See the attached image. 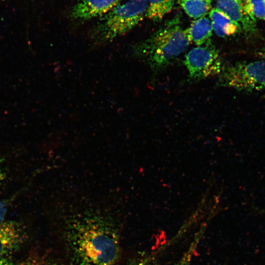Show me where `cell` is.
<instances>
[{
  "label": "cell",
  "mask_w": 265,
  "mask_h": 265,
  "mask_svg": "<svg viewBox=\"0 0 265 265\" xmlns=\"http://www.w3.org/2000/svg\"><path fill=\"white\" fill-rule=\"evenodd\" d=\"M62 265L53 264V265Z\"/></svg>",
  "instance_id": "cell-22"
},
{
  "label": "cell",
  "mask_w": 265,
  "mask_h": 265,
  "mask_svg": "<svg viewBox=\"0 0 265 265\" xmlns=\"http://www.w3.org/2000/svg\"><path fill=\"white\" fill-rule=\"evenodd\" d=\"M127 265H154L153 261L149 258L137 259Z\"/></svg>",
  "instance_id": "cell-16"
},
{
  "label": "cell",
  "mask_w": 265,
  "mask_h": 265,
  "mask_svg": "<svg viewBox=\"0 0 265 265\" xmlns=\"http://www.w3.org/2000/svg\"><path fill=\"white\" fill-rule=\"evenodd\" d=\"M24 234L20 224L4 221L0 224V259L17 249L24 241Z\"/></svg>",
  "instance_id": "cell-7"
},
{
  "label": "cell",
  "mask_w": 265,
  "mask_h": 265,
  "mask_svg": "<svg viewBox=\"0 0 265 265\" xmlns=\"http://www.w3.org/2000/svg\"><path fill=\"white\" fill-rule=\"evenodd\" d=\"M4 0H0V3L4 1Z\"/></svg>",
  "instance_id": "cell-21"
},
{
  "label": "cell",
  "mask_w": 265,
  "mask_h": 265,
  "mask_svg": "<svg viewBox=\"0 0 265 265\" xmlns=\"http://www.w3.org/2000/svg\"><path fill=\"white\" fill-rule=\"evenodd\" d=\"M17 265H42V264L36 259L30 258L19 263Z\"/></svg>",
  "instance_id": "cell-17"
},
{
  "label": "cell",
  "mask_w": 265,
  "mask_h": 265,
  "mask_svg": "<svg viewBox=\"0 0 265 265\" xmlns=\"http://www.w3.org/2000/svg\"><path fill=\"white\" fill-rule=\"evenodd\" d=\"M244 14L251 21L256 23V18L265 21L264 0H241Z\"/></svg>",
  "instance_id": "cell-13"
},
{
  "label": "cell",
  "mask_w": 265,
  "mask_h": 265,
  "mask_svg": "<svg viewBox=\"0 0 265 265\" xmlns=\"http://www.w3.org/2000/svg\"><path fill=\"white\" fill-rule=\"evenodd\" d=\"M147 0H129L100 17L92 32L95 43L109 42L136 26L146 16Z\"/></svg>",
  "instance_id": "cell-3"
},
{
  "label": "cell",
  "mask_w": 265,
  "mask_h": 265,
  "mask_svg": "<svg viewBox=\"0 0 265 265\" xmlns=\"http://www.w3.org/2000/svg\"><path fill=\"white\" fill-rule=\"evenodd\" d=\"M185 31L190 42L198 46L212 43L213 29L209 17L204 16L195 19Z\"/></svg>",
  "instance_id": "cell-9"
},
{
  "label": "cell",
  "mask_w": 265,
  "mask_h": 265,
  "mask_svg": "<svg viewBox=\"0 0 265 265\" xmlns=\"http://www.w3.org/2000/svg\"><path fill=\"white\" fill-rule=\"evenodd\" d=\"M265 1V0H264Z\"/></svg>",
  "instance_id": "cell-23"
},
{
  "label": "cell",
  "mask_w": 265,
  "mask_h": 265,
  "mask_svg": "<svg viewBox=\"0 0 265 265\" xmlns=\"http://www.w3.org/2000/svg\"><path fill=\"white\" fill-rule=\"evenodd\" d=\"M209 18L212 22L213 31L219 37L234 35L241 29L238 24L216 7L212 8L210 11Z\"/></svg>",
  "instance_id": "cell-10"
},
{
  "label": "cell",
  "mask_w": 265,
  "mask_h": 265,
  "mask_svg": "<svg viewBox=\"0 0 265 265\" xmlns=\"http://www.w3.org/2000/svg\"><path fill=\"white\" fill-rule=\"evenodd\" d=\"M201 235V234L199 233L196 236L188 250L185 253L180 260L173 265H190L192 256L199 243Z\"/></svg>",
  "instance_id": "cell-14"
},
{
  "label": "cell",
  "mask_w": 265,
  "mask_h": 265,
  "mask_svg": "<svg viewBox=\"0 0 265 265\" xmlns=\"http://www.w3.org/2000/svg\"><path fill=\"white\" fill-rule=\"evenodd\" d=\"M123 0H80L73 7L71 16L85 21L101 17L120 3Z\"/></svg>",
  "instance_id": "cell-6"
},
{
  "label": "cell",
  "mask_w": 265,
  "mask_h": 265,
  "mask_svg": "<svg viewBox=\"0 0 265 265\" xmlns=\"http://www.w3.org/2000/svg\"><path fill=\"white\" fill-rule=\"evenodd\" d=\"M67 237L78 265H115L118 261V234L105 223L78 221L69 227Z\"/></svg>",
  "instance_id": "cell-1"
},
{
  "label": "cell",
  "mask_w": 265,
  "mask_h": 265,
  "mask_svg": "<svg viewBox=\"0 0 265 265\" xmlns=\"http://www.w3.org/2000/svg\"><path fill=\"white\" fill-rule=\"evenodd\" d=\"M13 198L3 200L0 202V224L5 220V217L9 204L12 202Z\"/></svg>",
  "instance_id": "cell-15"
},
{
  "label": "cell",
  "mask_w": 265,
  "mask_h": 265,
  "mask_svg": "<svg viewBox=\"0 0 265 265\" xmlns=\"http://www.w3.org/2000/svg\"><path fill=\"white\" fill-rule=\"evenodd\" d=\"M212 0H178L186 13L195 19L205 16L210 12Z\"/></svg>",
  "instance_id": "cell-11"
},
{
  "label": "cell",
  "mask_w": 265,
  "mask_h": 265,
  "mask_svg": "<svg viewBox=\"0 0 265 265\" xmlns=\"http://www.w3.org/2000/svg\"><path fill=\"white\" fill-rule=\"evenodd\" d=\"M215 7L238 24L247 34L256 32V23L249 20L244 14L241 0H216Z\"/></svg>",
  "instance_id": "cell-8"
},
{
  "label": "cell",
  "mask_w": 265,
  "mask_h": 265,
  "mask_svg": "<svg viewBox=\"0 0 265 265\" xmlns=\"http://www.w3.org/2000/svg\"><path fill=\"white\" fill-rule=\"evenodd\" d=\"M2 159L0 158V185L5 178L6 173L2 166Z\"/></svg>",
  "instance_id": "cell-18"
},
{
  "label": "cell",
  "mask_w": 265,
  "mask_h": 265,
  "mask_svg": "<svg viewBox=\"0 0 265 265\" xmlns=\"http://www.w3.org/2000/svg\"><path fill=\"white\" fill-rule=\"evenodd\" d=\"M0 265H11V263L5 258L0 259Z\"/></svg>",
  "instance_id": "cell-19"
},
{
  "label": "cell",
  "mask_w": 265,
  "mask_h": 265,
  "mask_svg": "<svg viewBox=\"0 0 265 265\" xmlns=\"http://www.w3.org/2000/svg\"><path fill=\"white\" fill-rule=\"evenodd\" d=\"M184 62L192 80L218 76L224 66L218 50L212 43L192 49Z\"/></svg>",
  "instance_id": "cell-5"
},
{
  "label": "cell",
  "mask_w": 265,
  "mask_h": 265,
  "mask_svg": "<svg viewBox=\"0 0 265 265\" xmlns=\"http://www.w3.org/2000/svg\"><path fill=\"white\" fill-rule=\"evenodd\" d=\"M190 41L185 29L176 16L166 22L150 37L133 46L135 56L145 62L154 73L160 72L173 63L187 50Z\"/></svg>",
  "instance_id": "cell-2"
},
{
  "label": "cell",
  "mask_w": 265,
  "mask_h": 265,
  "mask_svg": "<svg viewBox=\"0 0 265 265\" xmlns=\"http://www.w3.org/2000/svg\"><path fill=\"white\" fill-rule=\"evenodd\" d=\"M217 84L243 91L265 88V60L224 65L218 75Z\"/></svg>",
  "instance_id": "cell-4"
},
{
  "label": "cell",
  "mask_w": 265,
  "mask_h": 265,
  "mask_svg": "<svg viewBox=\"0 0 265 265\" xmlns=\"http://www.w3.org/2000/svg\"><path fill=\"white\" fill-rule=\"evenodd\" d=\"M258 53L261 57L265 60V47L262 49Z\"/></svg>",
  "instance_id": "cell-20"
},
{
  "label": "cell",
  "mask_w": 265,
  "mask_h": 265,
  "mask_svg": "<svg viewBox=\"0 0 265 265\" xmlns=\"http://www.w3.org/2000/svg\"><path fill=\"white\" fill-rule=\"evenodd\" d=\"M145 17L154 22L161 21L173 9L175 0H147Z\"/></svg>",
  "instance_id": "cell-12"
}]
</instances>
